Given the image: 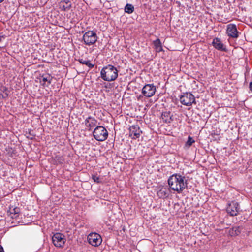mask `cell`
I'll use <instances>...</instances> for the list:
<instances>
[{"mask_svg":"<svg viewBox=\"0 0 252 252\" xmlns=\"http://www.w3.org/2000/svg\"><path fill=\"white\" fill-rule=\"evenodd\" d=\"M3 251V250L2 249V247L0 246V252Z\"/></svg>","mask_w":252,"mask_h":252,"instance_id":"obj_29","label":"cell"},{"mask_svg":"<svg viewBox=\"0 0 252 252\" xmlns=\"http://www.w3.org/2000/svg\"><path fill=\"white\" fill-rule=\"evenodd\" d=\"M199 0H177L173 10L172 25L181 37L194 39L204 35L211 22Z\"/></svg>","mask_w":252,"mask_h":252,"instance_id":"obj_11","label":"cell"},{"mask_svg":"<svg viewBox=\"0 0 252 252\" xmlns=\"http://www.w3.org/2000/svg\"><path fill=\"white\" fill-rule=\"evenodd\" d=\"M14 129L26 150L35 153L43 132L39 119L32 114L22 115L17 119Z\"/></svg>","mask_w":252,"mask_h":252,"instance_id":"obj_18","label":"cell"},{"mask_svg":"<svg viewBox=\"0 0 252 252\" xmlns=\"http://www.w3.org/2000/svg\"><path fill=\"white\" fill-rule=\"evenodd\" d=\"M53 243L57 247H63L65 242L64 235L61 233H56L52 237Z\"/></svg>","mask_w":252,"mask_h":252,"instance_id":"obj_26","label":"cell"},{"mask_svg":"<svg viewBox=\"0 0 252 252\" xmlns=\"http://www.w3.org/2000/svg\"><path fill=\"white\" fill-rule=\"evenodd\" d=\"M138 70L122 46L111 42L88 73L81 94L87 101L108 109L118 108L126 89Z\"/></svg>","mask_w":252,"mask_h":252,"instance_id":"obj_2","label":"cell"},{"mask_svg":"<svg viewBox=\"0 0 252 252\" xmlns=\"http://www.w3.org/2000/svg\"><path fill=\"white\" fill-rule=\"evenodd\" d=\"M87 240L90 244L97 247L99 246L102 242L101 236L96 233H91L87 237Z\"/></svg>","mask_w":252,"mask_h":252,"instance_id":"obj_25","label":"cell"},{"mask_svg":"<svg viewBox=\"0 0 252 252\" xmlns=\"http://www.w3.org/2000/svg\"><path fill=\"white\" fill-rule=\"evenodd\" d=\"M66 74L65 68L57 63L32 65L24 76L25 86L31 95L42 98L46 104L60 90Z\"/></svg>","mask_w":252,"mask_h":252,"instance_id":"obj_12","label":"cell"},{"mask_svg":"<svg viewBox=\"0 0 252 252\" xmlns=\"http://www.w3.org/2000/svg\"><path fill=\"white\" fill-rule=\"evenodd\" d=\"M145 121L151 129L173 135H183L189 128L187 117L167 94L151 106Z\"/></svg>","mask_w":252,"mask_h":252,"instance_id":"obj_13","label":"cell"},{"mask_svg":"<svg viewBox=\"0 0 252 252\" xmlns=\"http://www.w3.org/2000/svg\"><path fill=\"white\" fill-rule=\"evenodd\" d=\"M9 50L25 64L44 61L68 64L74 53L68 33L56 26L29 30L17 34L9 44Z\"/></svg>","mask_w":252,"mask_h":252,"instance_id":"obj_4","label":"cell"},{"mask_svg":"<svg viewBox=\"0 0 252 252\" xmlns=\"http://www.w3.org/2000/svg\"><path fill=\"white\" fill-rule=\"evenodd\" d=\"M113 32L107 20L90 16L81 20L71 31L77 57L85 61L94 59L103 49Z\"/></svg>","mask_w":252,"mask_h":252,"instance_id":"obj_7","label":"cell"},{"mask_svg":"<svg viewBox=\"0 0 252 252\" xmlns=\"http://www.w3.org/2000/svg\"><path fill=\"white\" fill-rule=\"evenodd\" d=\"M115 130L116 150L125 158L141 156L152 147L155 141L152 129L142 121L133 117H120Z\"/></svg>","mask_w":252,"mask_h":252,"instance_id":"obj_8","label":"cell"},{"mask_svg":"<svg viewBox=\"0 0 252 252\" xmlns=\"http://www.w3.org/2000/svg\"><path fill=\"white\" fill-rule=\"evenodd\" d=\"M22 68L7 54L0 55V108L21 110L28 97L22 78Z\"/></svg>","mask_w":252,"mask_h":252,"instance_id":"obj_10","label":"cell"},{"mask_svg":"<svg viewBox=\"0 0 252 252\" xmlns=\"http://www.w3.org/2000/svg\"><path fill=\"white\" fill-rule=\"evenodd\" d=\"M48 0H19L20 2L26 6L34 7L44 4Z\"/></svg>","mask_w":252,"mask_h":252,"instance_id":"obj_24","label":"cell"},{"mask_svg":"<svg viewBox=\"0 0 252 252\" xmlns=\"http://www.w3.org/2000/svg\"><path fill=\"white\" fill-rule=\"evenodd\" d=\"M166 91L187 117L192 130L199 131L215 108L212 97L196 80L184 74L169 79Z\"/></svg>","mask_w":252,"mask_h":252,"instance_id":"obj_6","label":"cell"},{"mask_svg":"<svg viewBox=\"0 0 252 252\" xmlns=\"http://www.w3.org/2000/svg\"><path fill=\"white\" fill-rule=\"evenodd\" d=\"M251 113L220 108L208 119L201 132L200 140L208 150L220 154L228 151L239 136L251 139Z\"/></svg>","mask_w":252,"mask_h":252,"instance_id":"obj_5","label":"cell"},{"mask_svg":"<svg viewBox=\"0 0 252 252\" xmlns=\"http://www.w3.org/2000/svg\"><path fill=\"white\" fill-rule=\"evenodd\" d=\"M133 183L143 216L155 230L200 206L208 198L203 170L172 155L150 158L137 170Z\"/></svg>","mask_w":252,"mask_h":252,"instance_id":"obj_1","label":"cell"},{"mask_svg":"<svg viewBox=\"0 0 252 252\" xmlns=\"http://www.w3.org/2000/svg\"><path fill=\"white\" fill-rule=\"evenodd\" d=\"M210 13L220 20L238 17L249 19L252 16V0H203Z\"/></svg>","mask_w":252,"mask_h":252,"instance_id":"obj_17","label":"cell"},{"mask_svg":"<svg viewBox=\"0 0 252 252\" xmlns=\"http://www.w3.org/2000/svg\"><path fill=\"white\" fill-rule=\"evenodd\" d=\"M133 10L134 8L133 6L129 4H127L125 8V12L129 14L131 13Z\"/></svg>","mask_w":252,"mask_h":252,"instance_id":"obj_28","label":"cell"},{"mask_svg":"<svg viewBox=\"0 0 252 252\" xmlns=\"http://www.w3.org/2000/svg\"><path fill=\"white\" fill-rule=\"evenodd\" d=\"M37 212L36 201L30 192L15 191L0 200V229L29 223Z\"/></svg>","mask_w":252,"mask_h":252,"instance_id":"obj_14","label":"cell"},{"mask_svg":"<svg viewBox=\"0 0 252 252\" xmlns=\"http://www.w3.org/2000/svg\"><path fill=\"white\" fill-rule=\"evenodd\" d=\"M86 9L82 0H50L46 7V14L52 23L69 28L80 21Z\"/></svg>","mask_w":252,"mask_h":252,"instance_id":"obj_15","label":"cell"},{"mask_svg":"<svg viewBox=\"0 0 252 252\" xmlns=\"http://www.w3.org/2000/svg\"><path fill=\"white\" fill-rule=\"evenodd\" d=\"M147 3L154 9H162L169 5L172 0H146Z\"/></svg>","mask_w":252,"mask_h":252,"instance_id":"obj_23","label":"cell"},{"mask_svg":"<svg viewBox=\"0 0 252 252\" xmlns=\"http://www.w3.org/2000/svg\"><path fill=\"white\" fill-rule=\"evenodd\" d=\"M227 33L229 36L233 37H236L237 36L238 32L235 25H230L228 27Z\"/></svg>","mask_w":252,"mask_h":252,"instance_id":"obj_27","label":"cell"},{"mask_svg":"<svg viewBox=\"0 0 252 252\" xmlns=\"http://www.w3.org/2000/svg\"><path fill=\"white\" fill-rule=\"evenodd\" d=\"M75 100L70 94L62 97L44 112L41 120L46 135L62 132L69 123Z\"/></svg>","mask_w":252,"mask_h":252,"instance_id":"obj_16","label":"cell"},{"mask_svg":"<svg viewBox=\"0 0 252 252\" xmlns=\"http://www.w3.org/2000/svg\"><path fill=\"white\" fill-rule=\"evenodd\" d=\"M35 12H29L25 16H17V19H21L16 25L19 26L32 24L35 23L36 18Z\"/></svg>","mask_w":252,"mask_h":252,"instance_id":"obj_22","label":"cell"},{"mask_svg":"<svg viewBox=\"0 0 252 252\" xmlns=\"http://www.w3.org/2000/svg\"><path fill=\"white\" fill-rule=\"evenodd\" d=\"M21 182L19 173L0 160V198L18 187Z\"/></svg>","mask_w":252,"mask_h":252,"instance_id":"obj_20","label":"cell"},{"mask_svg":"<svg viewBox=\"0 0 252 252\" xmlns=\"http://www.w3.org/2000/svg\"><path fill=\"white\" fill-rule=\"evenodd\" d=\"M163 84L158 77L148 72L133 79L124 94L125 114L133 118L142 117L161 94Z\"/></svg>","mask_w":252,"mask_h":252,"instance_id":"obj_9","label":"cell"},{"mask_svg":"<svg viewBox=\"0 0 252 252\" xmlns=\"http://www.w3.org/2000/svg\"><path fill=\"white\" fill-rule=\"evenodd\" d=\"M0 158L17 169L22 170L25 167V152L17 138L9 131L0 133Z\"/></svg>","mask_w":252,"mask_h":252,"instance_id":"obj_19","label":"cell"},{"mask_svg":"<svg viewBox=\"0 0 252 252\" xmlns=\"http://www.w3.org/2000/svg\"><path fill=\"white\" fill-rule=\"evenodd\" d=\"M68 135L78 155L100 156L112 146L115 137L114 121L104 109L87 103L74 108L69 122Z\"/></svg>","mask_w":252,"mask_h":252,"instance_id":"obj_3","label":"cell"},{"mask_svg":"<svg viewBox=\"0 0 252 252\" xmlns=\"http://www.w3.org/2000/svg\"><path fill=\"white\" fill-rule=\"evenodd\" d=\"M18 6V0H0V20L6 21L14 13Z\"/></svg>","mask_w":252,"mask_h":252,"instance_id":"obj_21","label":"cell"}]
</instances>
